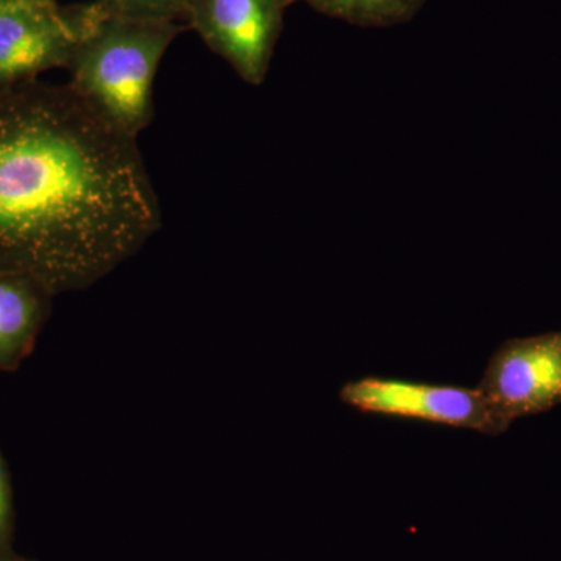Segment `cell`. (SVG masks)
<instances>
[{"instance_id":"obj_1","label":"cell","mask_w":561,"mask_h":561,"mask_svg":"<svg viewBox=\"0 0 561 561\" xmlns=\"http://www.w3.org/2000/svg\"><path fill=\"white\" fill-rule=\"evenodd\" d=\"M138 139L73 90H0V275L84 290L161 228Z\"/></svg>"},{"instance_id":"obj_2","label":"cell","mask_w":561,"mask_h":561,"mask_svg":"<svg viewBox=\"0 0 561 561\" xmlns=\"http://www.w3.org/2000/svg\"><path fill=\"white\" fill-rule=\"evenodd\" d=\"M179 28L172 21L136 20L90 7L69 60L70 87L131 138L151 124L158 68Z\"/></svg>"},{"instance_id":"obj_3","label":"cell","mask_w":561,"mask_h":561,"mask_svg":"<svg viewBox=\"0 0 561 561\" xmlns=\"http://www.w3.org/2000/svg\"><path fill=\"white\" fill-rule=\"evenodd\" d=\"M287 0H190L186 16L210 50L245 83L267 77Z\"/></svg>"},{"instance_id":"obj_4","label":"cell","mask_w":561,"mask_h":561,"mask_svg":"<svg viewBox=\"0 0 561 561\" xmlns=\"http://www.w3.org/2000/svg\"><path fill=\"white\" fill-rule=\"evenodd\" d=\"M341 400L357 411L376 415L426 421L490 437L505 432L478 387L364 378L346 383Z\"/></svg>"},{"instance_id":"obj_5","label":"cell","mask_w":561,"mask_h":561,"mask_svg":"<svg viewBox=\"0 0 561 561\" xmlns=\"http://www.w3.org/2000/svg\"><path fill=\"white\" fill-rule=\"evenodd\" d=\"M478 389L504 431L561 402V332L515 339L490 359Z\"/></svg>"},{"instance_id":"obj_6","label":"cell","mask_w":561,"mask_h":561,"mask_svg":"<svg viewBox=\"0 0 561 561\" xmlns=\"http://www.w3.org/2000/svg\"><path fill=\"white\" fill-rule=\"evenodd\" d=\"M80 36V13L13 0L0 7V84L51 66H68Z\"/></svg>"},{"instance_id":"obj_7","label":"cell","mask_w":561,"mask_h":561,"mask_svg":"<svg viewBox=\"0 0 561 561\" xmlns=\"http://www.w3.org/2000/svg\"><path fill=\"white\" fill-rule=\"evenodd\" d=\"M49 297L31 279L0 275V367H14L31 350Z\"/></svg>"},{"instance_id":"obj_8","label":"cell","mask_w":561,"mask_h":561,"mask_svg":"<svg viewBox=\"0 0 561 561\" xmlns=\"http://www.w3.org/2000/svg\"><path fill=\"white\" fill-rule=\"evenodd\" d=\"M305 2L324 16L359 25V27H390L411 21L424 0H287Z\"/></svg>"},{"instance_id":"obj_9","label":"cell","mask_w":561,"mask_h":561,"mask_svg":"<svg viewBox=\"0 0 561 561\" xmlns=\"http://www.w3.org/2000/svg\"><path fill=\"white\" fill-rule=\"evenodd\" d=\"M190 0H99L103 9L136 20L173 21L186 13Z\"/></svg>"},{"instance_id":"obj_10","label":"cell","mask_w":561,"mask_h":561,"mask_svg":"<svg viewBox=\"0 0 561 561\" xmlns=\"http://www.w3.org/2000/svg\"><path fill=\"white\" fill-rule=\"evenodd\" d=\"M13 529V496H11L10 478L0 456V556H10Z\"/></svg>"},{"instance_id":"obj_11","label":"cell","mask_w":561,"mask_h":561,"mask_svg":"<svg viewBox=\"0 0 561 561\" xmlns=\"http://www.w3.org/2000/svg\"><path fill=\"white\" fill-rule=\"evenodd\" d=\"M24 2L33 3V5L51 7L54 0H24Z\"/></svg>"},{"instance_id":"obj_12","label":"cell","mask_w":561,"mask_h":561,"mask_svg":"<svg viewBox=\"0 0 561 561\" xmlns=\"http://www.w3.org/2000/svg\"><path fill=\"white\" fill-rule=\"evenodd\" d=\"M0 561H27V560L18 559V557H14L13 553H10V556H0Z\"/></svg>"},{"instance_id":"obj_13","label":"cell","mask_w":561,"mask_h":561,"mask_svg":"<svg viewBox=\"0 0 561 561\" xmlns=\"http://www.w3.org/2000/svg\"><path fill=\"white\" fill-rule=\"evenodd\" d=\"M13 2V0H0V7L5 5V3Z\"/></svg>"}]
</instances>
